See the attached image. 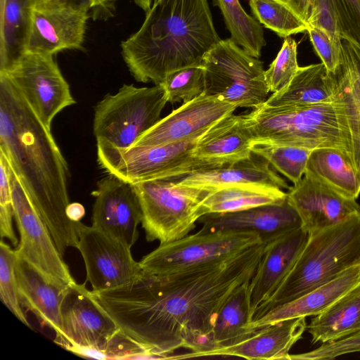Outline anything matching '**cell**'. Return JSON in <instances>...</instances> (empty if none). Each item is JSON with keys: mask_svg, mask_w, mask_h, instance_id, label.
Returning <instances> with one entry per match:
<instances>
[{"mask_svg": "<svg viewBox=\"0 0 360 360\" xmlns=\"http://www.w3.org/2000/svg\"><path fill=\"white\" fill-rule=\"evenodd\" d=\"M265 245L262 241L227 258L173 274L142 271L125 285L91 292L120 330L160 359H172L180 348L210 350L220 308L251 280Z\"/></svg>", "mask_w": 360, "mask_h": 360, "instance_id": "cell-1", "label": "cell"}, {"mask_svg": "<svg viewBox=\"0 0 360 360\" xmlns=\"http://www.w3.org/2000/svg\"><path fill=\"white\" fill-rule=\"evenodd\" d=\"M0 151L6 156L60 253L77 248L81 221L67 215L68 164L51 131L0 73Z\"/></svg>", "mask_w": 360, "mask_h": 360, "instance_id": "cell-2", "label": "cell"}, {"mask_svg": "<svg viewBox=\"0 0 360 360\" xmlns=\"http://www.w3.org/2000/svg\"><path fill=\"white\" fill-rule=\"evenodd\" d=\"M220 40L207 0H158L121 42V55L136 80L159 84L172 72L202 65Z\"/></svg>", "mask_w": 360, "mask_h": 360, "instance_id": "cell-3", "label": "cell"}, {"mask_svg": "<svg viewBox=\"0 0 360 360\" xmlns=\"http://www.w3.org/2000/svg\"><path fill=\"white\" fill-rule=\"evenodd\" d=\"M244 117L254 143L311 150L336 148L352 156L349 127L338 94L334 101L314 105L262 104Z\"/></svg>", "mask_w": 360, "mask_h": 360, "instance_id": "cell-4", "label": "cell"}, {"mask_svg": "<svg viewBox=\"0 0 360 360\" xmlns=\"http://www.w3.org/2000/svg\"><path fill=\"white\" fill-rule=\"evenodd\" d=\"M359 262L360 212H358L309 235L292 269L271 297L257 309L253 319L330 281Z\"/></svg>", "mask_w": 360, "mask_h": 360, "instance_id": "cell-5", "label": "cell"}, {"mask_svg": "<svg viewBox=\"0 0 360 360\" xmlns=\"http://www.w3.org/2000/svg\"><path fill=\"white\" fill-rule=\"evenodd\" d=\"M133 184L141 206L146 240L160 244L187 236L202 216L203 201L214 190L180 184L168 176Z\"/></svg>", "mask_w": 360, "mask_h": 360, "instance_id": "cell-6", "label": "cell"}, {"mask_svg": "<svg viewBox=\"0 0 360 360\" xmlns=\"http://www.w3.org/2000/svg\"><path fill=\"white\" fill-rule=\"evenodd\" d=\"M167 103L160 84L153 87L124 84L95 107L93 131L96 142L122 149L131 147L160 120Z\"/></svg>", "mask_w": 360, "mask_h": 360, "instance_id": "cell-7", "label": "cell"}, {"mask_svg": "<svg viewBox=\"0 0 360 360\" xmlns=\"http://www.w3.org/2000/svg\"><path fill=\"white\" fill-rule=\"evenodd\" d=\"M203 134L167 144L125 149L97 143L98 162L109 174L131 184L221 166L194 156V148Z\"/></svg>", "mask_w": 360, "mask_h": 360, "instance_id": "cell-8", "label": "cell"}, {"mask_svg": "<svg viewBox=\"0 0 360 360\" xmlns=\"http://www.w3.org/2000/svg\"><path fill=\"white\" fill-rule=\"evenodd\" d=\"M203 94L218 97L236 108H258L269 92L263 64L231 38L221 39L203 58Z\"/></svg>", "mask_w": 360, "mask_h": 360, "instance_id": "cell-9", "label": "cell"}, {"mask_svg": "<svg viewBox=\"0 0 360 360\" xmlns=\"http://www.w3.org/2000/svg\"><path fill=\"white\" fill-rule=\"evenodd\" d=\"M262 241L253 232L200 229L194 234L160 243L139 264L147 274L166 275L227 258Z\"/></svg>", "mask_w": 360, "mask_h": 360, "instance_id": "cell-10", "label": "cell"}, {"mask_svg": "<svg viewBox=\"0 0 360 360\" xmlns=\"http://www.w3.org/2000/svg\"><path fill=\"white\" fill-rule=\"evenodd\" d=\"M0 73L7 76L49 131L55 116L76 103L53 55L23 52Z\"/></svg>", "mask_w": 360, "mask_h": 360, "instance_id": "cell-11", "label": "cell"}, {"mask_svg": "<svg viewBox=\"0 0 360 360\" xmlns=\"http://www.w3.org/2000/svg\"><path fill=\"white\" fill-rule=\"evenodd\" d=\"M8 165L14 219L20 234V241L15 250L16 255L54 284L68 286L75 283L49 229L32 207L8 162Z\"/></svg>", "mask_w": 360, "mask_h": 360, "instance_id": "cell-12", "label": "cell"}, {"mask_svg": "<svg viewBox=\"0 0 360 360\" xmlns=\"http://www.w3.org/2000/svg\"><path fill=\"white\" fill-rule=\"evenodd\" d=\"M89 6L60 0H33L24 52L53 55L84 50Z\"/></svg>", "mask_w": 360, "mask_h": 360, "instance_id": "cell-13", "label": "cell"}, {"mask_svg": "<svg viewBox=\"0 0 360 360\" xmlns=\"http://www.w3.org/2000/svg\"><path fill=\"white\" fill-rule=\"evenodd\" d=\"M60 319V335L54 342L70 352L79 349L99 351L120 331L85 284L77 282L66 289Z\"/></svg>", "mask_w": 360, "mask_h": 360, "instance_id": "cell-14", "label": "cell"}, {"mask_svg": "<svg viewBox=\"0 0 360 360\" xmlns=\"http://www.w3.org/2000/svg\"><path fill=\"white\" fill-rule=\"evenodd\" d=\"M77 248L83 258L86 281L92 291L122 286L142 273L130 247L92 226L81 223Z\"/></svg>", "mask_w": 360, "mask_h": 360, "instance_id": "cell-15", "label": "cell"}, {"mask_svg": "<svg viewBox=\"0 0 360 360\" xmlns=\"http://www.w3.org/2000/svg\"><path fill=\"white\" fill-rule=\"evenodd\" d=\"M92 226L131 248L139 238L142 210L133 184L109 174L97 183Z\"/></svg>", "mask_w": 360, "mask_h": 360, "instance_id": "cell-16", "label": "cell"}, {"mask_svg": "<svg viewBox=\"0 0 360 360\" xmlns=\"http://www.w3.org/2000/svg\"><path fill=\"white\" fill-rule=\"evenodd\" d=\"M236 108L218 97L202 94L160 120L131 147L167 144L203 134Z\"/></svg>", "mask_w": 360, "mask_h": 360, "instance_id": "cell-17", "label": "cell"}, {"mask_svg": "<svg viewBox=\"0 0 360 360\" xmlns=\"http://www.w3.org/2000/svg\"><path fill=\"white\" fill-rule=\"evenodd\" d=\"M287 200L298 214L301 228L308 235L360 212L356 200L307 175L289 188Z\"/></svg>", "mask_w": 360, "mask_h": 360, "instance_id": "cell-18", "label": "cell"}, {"mask_svg": "<svg viewBox=\"0 0 360 360\" xmlns=\"http://www.w3.org/2000/svg\"><path fill=\"white\" fill-rule=\"evenodd\" d=\"M199 223L205 231H248L257 233L266 243L301 228L295 209L285 202L265 205L236 212L207 214Z\"/></svg>", "mask_w": 360, "mask_h": 360, "instance_id": "cell-19", "label": "cell"}, {"mask_svg": "<svg viewBox=\"0 0 360 360\" xmlns=\"http://www.w3.org/2000/svg\"><path fill=\"white\" fill-rule=\"evenodd\" d=\"M306 317L286 319L255 331L241 342L205 352L176 354L175 359L207 356H238L247 359L290 360L292 347L307 330Z\"/></svg>", "mask_w": 360, "mask_h": 360, "instance_id": "cell-20", "label": "cell"}, {"mask_svg": "<svg viewBox=\"0 0 360 360\" xmlns=\"http://www.w3.org/2000/svg\"><path fill=\"white\" fill-rule=\"evenodd\" d=\"M309 235L302 228L266 243L262 257L249 283L253 317L274 294L295 264Z\"/></svg>", "mask_w": 360, "mask_h": 360, "instance_id": "cell-21", "label": "cell"}, {"mask_svg": "<svg viewBox=\"0 0 360 360\" xmlns=\"http://www.w3.org/2000/svg\"><path fill=\"white\" fill-rule=\"evenodd\" d=\"M360 283V262L302 296L271 309L253 319L249 328L253 332L270 324L299 317L316 316Z\"/></svg>", "mask_w": 360, "mask_h": 360, "instance_id": "cell-22", "label": "cell"}, {"mask_svg": "<svg viewBox=\"0 0 360 360\" xmlns=\"http://www.w3.org/2000/svg\"><path fill=\"white\" fill-rule=\"evenodd\" d=\"M252 155L221 166L202 168L168 177L180 184L214 189L238 184L269 186L283 190L290 188L267 161L258 155L256 158V155L254 154L255 158Z\"/></svg>", "mask_w": 360, "mask_h": 360, "instance_id": "cell-23", "label": "cell"}, {"mask_svg": "<svg viewBox=\"0 0 360 360\" xmlns=\"http://www.w3.org/2000/svg\"><path fill=\"white\" fill-rule=\"evenodd\" d=\"M15 271L22 307L52 329L55 338L59 337L60 305L68 285L61 286L50 282L29 262L17 255Z\"/></svg>", "mask_w": 360, "mask_h": 360, "instance_id": "cell-24", "label": "cell"}, {"mask_svg": "<svg viewBox=\"0 0 360 360\" xmlns=\"http://www.w3.org/2000/svg\"><path fill=\"white\" fill-rule=\"evenodd\" d=\"M254 138L243 115L231 114L210 128L198 140L195 158L221 165L250 157Z\"/></svg>", "mask_w": 360, "mask_h": 360, "instance_id": "cell-25", "label": "cell"}, {"mask_svg": "<svg viewBox=\"0 0 360 360\" xmlns=\"http://www.w3.org/2000/svg\"><path fill=\"white\" fill-rule=\"evenodd\" d=\"M342 62L335 75L347 121L352 160L360 172V47L341 39Z\"/></svg>", "mask_w": 360, "mask_h": 360, "instance_id": "cell-26", "label": "cell"}, {"mask_svg": "<svg viewBox=\"0 0 360 360\" xmlns=\"http://www.w3.org/2000/svg\"><path fill=\"white\" fill-rule=\"evenodd\" d=\"M337 98L335 75L323 63L300 67L292 80L273 93L263 103L267 106L314 105L334 101Z\"/></svg>", "mask_w": 360, "mask_h": 360, "instance_id": "cell-27", "label": "cell"}, {"mask_svg": "<svg viewBox=\"0 0 360 360\" xmlns=\"http://www.w3.org/2000/svg\"><path fill=\"white\" fill-rule=\"evenodd\" d=\"M312 345L343 339L360 333V283L323 312L314 316L307 326Z\"/></svg>", "mask_w": 360, "mask_h": 360, "instance_id": "cell-28", "label": "cell"}, {"mask_svg": "<svg viewBox=\"0 0 360 360\" xmlns=\"http://www.w3.org/2000/svg\"><path fill=\"white\" fill-rule=\"evenodd\" d=\"M304 175L318 179L342 195L356 200L360 194V172L351 155L336 148L313 150Z\"/></svg>", "mask_w": 360, "mask_h": 360, "instance_id": "cell-29", "label": "cell"}, {"mask_svg": "<svg viewBox=\"0 0 360 360\" xmlns=\"http://www.w3.org/2000/svg\"><path fill=\"white\" fill-rule=\"evenodd\" d=\"M287 193L277 187L238 184L214 189L202 204V216L207 214L240 211L265 205L285 202Z\"/></svg>", "mask_w": 360, "mask_h": 360, "instance_id": "cell-30", "label": "cell"}, {"mask_svg": "<svg viewBox=\"0 0 360 360\" xmlns=\"http://www.w3.org/2000/svg\"><path fill=\"white\" fill-rule=\"evenodd\" d=\"M250 281L239 286L220 308L212 329V349L236 345L254 333L249 328L253 319Z\"/></svg>", "mask_w": 360, "mask_h": 360, "instance_id": "cell-31", "label": "cell"}, {"mask_svg": "<svg viewBox=\"0 0 360 360\" xmlns=\"http://www.w3.org/2000/svg\"><path fill=\"white\" fill-rule=\"evenodd\" d=\"M32 1H6L0 21V72H5L24 52Z\"/></svg>", "mask_w": 360, "mask_h": 360, "instance_id": "cell-32", "label": "cell"}, {"mask_svg": "<svg viewBox=\"0 0 360 360\" xmlns=\"http://www.w3.org/2000/svg\"><path fill=\"white\" fill-rule=\"evenodd\" d=\"M219 8L231 39L250 56L259 58L266 41L260 23L248 15L239 0H212Z\"/></svg>", "mask_w": 360, "mask_h": 360, "instance_id": "cell-33", "label": "cell"}, {"mask_svg": "<svg viewBox=\"0 0 360 360\" xmlns=\"http://www.w3.org/2000/svg\"><path fill=\"white\" fill-rule=\"evenodd\" d=\"M313 150L290 146L254 143L253 154L267 161L294 184L304 175L308 160Z\"/></svg>", "mask_w": 360, "mask_h": 360, "instance_id": "cell-34", "label": "cell"}, {"mask_svg": "<svg viewBox=\"0 0 360 360\" xmlns=\"http://www.w3.org/2000/svg\"><path fill=\"white\" fill-rule=\"evenodd\" d=\"M257 20L281 37L307 30L308 24L276 0H249Z\"/></svg>", "mask_w": 360, "mask_h": 360, "instance_id": "cell-35", "label": "cell"}, {"mask_svg": "<svg viewBox=\"0 0 360 360\" xmlns=\"http://www.w3.org/2000/svg\"><path fill=\"white\" fill-rule=\"evenodd\" d=\"M160 84L165 89L167 102H188L203 94L204 68L200 65L175 70L168 74Z\"/></svg>", "mask_w": 360, "mask_h": 360, "instance_id": "cell-36", "label": "cell"}, {"mask_svg": "<svg viewBox=\"0 0 360 360\" xmlns=\"http://www.w3.org/2000/svg\"><path fill=\"white\" fill-rule=\"evenodd\" d=\"M16 255L15 250L1 239L0 243V298L3 304L23 324L31 325L20 303L15 271Z\"/></svg>", "mask_w": 360, "mask_h": 360, "instance_id": "cell-37", "label": "cell"}, {"mask_svg": "<svg viewBox=\"0 0 360 360\" xmlns=\"http://www.w3.org/2000/svg\"><path fill=\"white\" fill-rule=\"evenodd\" d=\"M296 41L285 37L276 58L265 70V79L269 91L277 92L285 86L299 69Z\"/></svg>", "mask_w": 360, "mask_h": 360, "instance_id": "cell-38", "label": "cell"}, {"mask_svg": "<svg viewBox=\"0 0 360 360\" xmlns=\"http://www.w3.org/2000/svg\"><path fill=\"white\" fill-rule=\"evenodd\" d=\"M13 218L14 210L8 165L6 156L0 151V233L1 238H7L17 247L18 242L13 228Z\"/></svg>", "mask_w": 360, "mask_h": 360, "instance_id": "cell-39", "label": "cell"}, {"mask_svg": "<svg viewBox=\"0 0 360 360\" xmlns=\"http://www.w3.org/2000/svg\"><path fill=\"white\" fill-rule=\"evenodd\" d=\"M355 352H360V333L321 344L307 352L290 354V360H331L344 354Z\"/></svg>", "mask_w": 360, "mask_h": 360, "instance_id": "cell-40", "label": "cell"}, {"mask_svg": "<svg viewBox=\"0 0 360 360\" xmlns=\"http://www.w3.org/2000/svg\"><path fill=\"white\" fill-rule=\"evenodd\" d=\"M307 32L316 53L330 72L335 73L342 62V44L321 29L309 26Z\"/></svg>", "mask_w": 360, "mask_h": 360, "instance_id": "cell-41", "label": "cell"}, {"mask_svg": "<svg viewBox=\"0 0 360 360\" xmlns=\"http://www.w3.org/2000/svg\"><path fill=\"white\" fill-rule=\"evenodd\" d=\"M341 39L350 40L360 47V0H333Z\"/></svg>", "mask_w": 360, "mask_h": 360, "instance_id": "cell-42", "label": "cell"}, {"mask_svg": "<svg viewBox=\"0 0 360 360\" xmlns=\"http://www.w3.org/2000/svg\"><path fill=\"white\" fill-rule=\"evenodd\" d=\"M307 24L308 26L326 32L333 39L341 41L338 14L333 0H314Z\"/></svg>", "mask_w": 360, "mask_h": 360, "instance_id": "cell-43", "label": "cell"}, {"mask_svg": "<svg viewBox=\"0 0 360 360\" xmlns=\"http://www.w3.org/2000/svg\"><path fill=\"white\" fill-rule=\"evenodd\" d=\"M117 0H90L89 12L94 20H107L113 16Z\"/></svg>", "mask_w": 360, "mask_h": 360, "instance_id": "cell-44", "label": "cell"}, {"mask_svg": "<svg viewBox=\"0 0 360 360\" xmlns=\"http://www.w3.org/2000/svg\"><path fill=\"white\" fill-rule=\"evenodd\" d=\"M290 8L307 23L314 0H276Z\"/></svg>", "mask_w": 360, "mask_h": 360, "instance_id": "cell-45", "label": "cell"}, {"mask_svg": "<svg viewBox=\"0 0 360 360\" xmlns=\"http://www.w3.org/2000/svg\"><path fill=\"white\" fill-rule=\"evenodd\" d=\"M66 212L68 218L74 221H80V219L85 214L84 207L78 202L70 203Z\"/></svg>", "mask_w": 360, "mask_h": 360, "instance_id": "cell-46", "label": "cell"}, {"mask_svg": "<svg viewBox=\"0 0 360 360\" xmlns=\"http://www.w3.org/2000/svg\"><path fill=\"white\" fill-rule=\"evenodd\" d=\"M134 1L136 6L146 13L152 7L154 0H134Z\"/></svg>", "mask_w": 360, "mask_h": 360, "instance_id": "cell-47", "label": "cell"}, {"mask_svg": "<svg viewBox=\"0 0 360 360\" xmlns=\"http://www.w3.org/2000/svg\"><path fill=\"white\" fill-rule=\"evenodd\" d=\"M63 2L72 4V5H76V6H82V5H86L89 6V2L90 0H60Z\"/></svg>", "mask_w": 360, "mask_h": 360, "instance_id": "cell-48", "label": "cell"}, {"mask_svg": "<svg viewBox=\"0 0 360 360\" xmlns=\"http://www.w3.org/2000/svg\"><path fill=\"white\" fill-rule=\"evenodd\" d=\"M7 0H0V21L3 19Z\"/></svg>", "mask_w": 360, "mask_h": 360, "instance_id": "cell-49", "label": "cell"}, {"mask_svg": "<svg viewBox=\"0 0 360 360\" xmlns=\"http://www.w3.org/2000/svg\"><path fill=\"white\" fill-rule=\"evenodd\" d=\"M157 1H158V0H154V2ZM154 2H153V3H154Z\"/></svg>", "mask_w": 360, "mask_h": 360, "instance_id": "cell-50", "label": "cell"}]
</instances>
